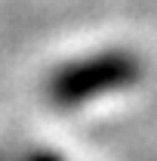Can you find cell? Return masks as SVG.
<instances>
[{
  "label": "cell",
  "mask_w": 157,
  "mask_h": 161,
  "mask_svg": "<svg viewBox=\"0 0 157 161\" xmlns=\"http://www.w3.org/2000/svg\"><path fill=\"white\" fill-rule=\"evenodd\" d=\"M139 75L142 65L129 50H102L56 68L53 78L46 80V96L62 108H74L89 99H99L102 93L136 84Z\"/></svg>",
  "instance_id": "1"
}]
</instances>
